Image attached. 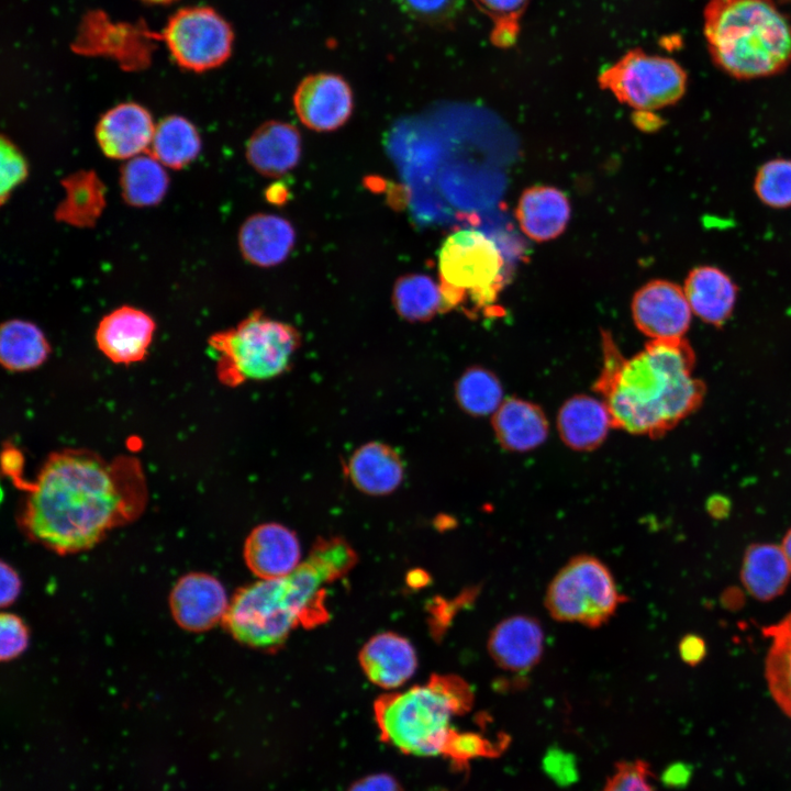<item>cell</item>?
Listing matches in <instances>:
<instances>
[{
    "instance_id": "cell-1",
    "label": "cell",
    "mask_w": 791,
    "mask_h": 791,
    "mask_svg": "<svg viewBox=\"0 0 791 791\" xmlns=\"http://www.w3.org/2000/svg\"><path fill=\"white\" fill-rule=\"evenodd\" d=\"M25 492L19 525L33 542L59 555L88 550L112 530L134 522L148 501L140 459H105L85 448L51 453Z\"/></svg>"
},
{
    "instance_id": "cell-2",
    "label": "cell",
    "mask_w": 791,
    "mask_h": 791,
    "mask_svg": "<svg viewBox=\"0 0 791 791\" xmlns=\"http://www.w3.org/2000/svg\"><path fill=\"white\" fill-rule=\"evenodd\" d=\"M603 367L594 383L613 428L658 438L703 402L705 385L693 376L695 355L683 338L651 339L624 358L611 335H602Z\"/></svg>"
},
{
    "instance_id": "cell-3",
    "label": "cell",
    "mask_w": 791,
    "mask_h": 791,
    "mask_svg": "<svg viewBox=\"0 0 791 791\" xmlns=\"http://www.w3.org/2000/svg\"><path fill=\"white\" fill-rule=\"evenodd\" d=\"M356 559L344 539H320L290 573L237 590L223 621L226 631L253 648L279 647L296 627L325 621V588L345 576Z\"/></svg>"
},
{
    "instance_id": "cell-4",
    "label": "cell",
    "mask_w": 791,
    "mask_h": 791,
    "mask_svg": "<svg viewBox=\"0 0 791 791\" xmlns=\"http://www.w3.org/2000/svg\"><path fill=\"white\" fill-rule=\"evenodd\" d=\"M703 15L711 58L728 76L769 77L791 65V21L772 0H710Z\"/></svg>"
},
{
    "instance_id": "cell-5",
    "label": "cell",
    "mask_w": 791,
    "mask_h": 791,
    "mask_svg": "<svg viewBox=\"0 0 791 791\" xmlns=\"http://www.w3.org/2000/svg\"><path fill=\"white\" fill-rule=\"evenodd\" d=\"M472 693L455 676H432L421 686L381 697L375 706L382 737L399 750L414 756L445 753L454 732L452 721L466 712Z\"/></svg>"
},
{
    "instance_id": "cell-6",
    "label": "cell",
    "mask_w": 791,
    "mask_h": 791,
    "mask_svg": "<svg viewBox=\"0 0 791 791\" xmlns=\"http://www.w3.org/2000/svg\"><path fill=\"white\" fill-rule=\"evenodd\" d=\"M299 344L294 327L256 311L236 326L210 335L208 350L220 382L237 387L281 375Z\"/></svg>"
},
{
    "instance_id": "cell-7",
    "label": "cell",
    "mask_w": 791,
    "mask_h": 791,
    "mask_svg": "<svg viewBox=\"0 0 791 791\" xmlns=\"http://www.w3.org/2000/svg\"><path fill=\"white\" fill-rule=\"evenodd\" d=\"M504 260L482 232L460 230L444 241L438 256L444 308L460 304L467 294L477 307L492 303L503 282Z\"/></svg>"
},
{
    "instance_id": "cell-8",
    "label": "cell",
    "mask_w": 791,
    "mask_h": 791,
    "mask_svg": "<svg viewBox=\"0 0 791 791\" xmlns=\"http://www.w3.org/2000/svg\"><path fill=\"white\" fill-rule=\"evenodd\" d=\"M623 597L613 576L598 558L579 555L554 577L546 595L549 614L560 622L598 627L615 613Z\"/></svg>"
},
{
    "instance_id": "cell-9",
    "label": "cell",
    "mask_w": 791,
    "mask_h": 791,
    "mask_svg": "<svg viewBox=\"0 0 791 791\" xmlns=\"http://www.w3.org/2000/svg\"><path fill=\"white\" fill-rule=\"evenodd\" d=\"M598 82L620 102L651 112L677 103L686 93L688 76L670 57L632 48L602 70Z\"/></svg>"
},
{
    "instance_id": "cell-10",
    "label": "cell",
    "mask_w": 791,
    "mask_h": 791,
    "mask_svg": "<svg viewBox=\"0 0 791 791\" xmlns=\"http://www.w3.org/2000/svg\"><path fill=\"white\" fill-rule=\"evenodd\" d=\"M163 37L177 64L204 71L221 66L231 55V25L211 8H187L168 21Z\"/></svg>"
},
{
    "instance_id": "cell-11",
    "label": "cell",
    "mask_w": 791,
    "mask_h": 791,
    "mask_svg": "<svg viewBox=\"0 0 791 791\" xmlns=\"http://www.w3.org/2000/svg\"><path fill=\"white\" fill-rule=\"evenodd\" d=\"M632 314L637 328L651 339H677L688 331L692 311L683 288L657 279L636 291Z\"/></svg>"
},
{
    "instance_id": "cell-12",
    "label": "cell",
    "mask_w": 791,
    "mask_h": 791,
    "mask_svg": "<svg viewBox=\"0 0 791 791\" xmlns=\"http://www.w3.org/2000/svg\"><path fill=\"white\" fill-rule=\"evenodd\" d=\"M230 601L218 578L207 572H189L172 587L169 609L178 626L201 633L223 623Z\"/></svg>"
},
{
    "instance_id": "cell-13",
    "label": "cell",
    "mask_w": 791,
    "mask_h": 791,
    "mask_svg": "<svg viewBox=\"0 0 791 791\" xmlns=\"http://www.w3.org/2000/svg\"><path fill=\"white\" fill-rule=\"evenodd\" d=\"M353 91L339 75L317 73L301 80L293 94V105L300 121L317 132L342 126L353 111Z\"/></svg>"
},
{
    "instance_id": "cell-14",
    "label": "cell",
    "mask_w": 791,
    "mask_h": 791,
    "mask_svg": "<svg viewBox=\"0 0 791 791\" xmlns=\"http://www.w3.org/2000/svg\"><path fill=\"white\" fill-rule=\"evenodd\" d=\"M155 330L156 323L148 313L122 305L100 320L94 337L97 347L109 360L129 366L146 358Z\"/></svg>"
},
{
    "instance_id": "cell-15",
    "label": "cell",
    "mask_w": 791,
    "mask_h": 791,
    "mask_svg": "<svg viewBox=\"0 0 791 791\" xmlns=\"http://www.w3.org/2000/svg\"><path fill=\"white\" fill-rule=\"evenodd\" d=\"M155 127L146 108L135 102H124L111 108L99 119L96 138L107 157L130 159L151 147Z\"/></svg>"
},
{
    "instance_id": "cell-16",
    "label": "cell",
    "mask_w": 791,
    "mask_h": 791,
    "mask_svg": "<svg viewBox=\"0 0 791 791\" xmlns=\"http://www.w3.org/2000/svg\"><path fill=\"white\" fill-rule=\"evenodd\" d=\"M244 558L249 570L259 579L280 578L301 564V546L296 534L286 526L266 523L248 534Z\"/></svg>"
},
{
    "instance_id": "cell-17",
    "label": "cell",
    "mask_w": 791,
    "mask_h": 791,
    "mask_svg": "<svg viewBox=\"0 0 791 791\" xmlns=\"http://www.w3.org/2000/svg\"><path fill=\"white\" fill-rule=\"evenodd\" d=\"M544 634L534 617L514 615L504 619L492 630L488 650L495 664L509 671H525L541 659Z\"/></svg>"
},
{
    "instance_id": "cell-18",
    "label": "cell",
    "mask_w": 791,
    "mask_h": 791,
    "mask_svg": "<svg viewBox=\"0 0 791 791\" xmlns=\"http://www.w3.org/2000/svg\"><path fill=\"white\" fill-rule=\"evenodd\" d=\"M359 662L367 678L376 686L394 689L415 672L416 654L412 644L394 633L371 637L361 648Z\"/></svg>"
},
{
    "instance_id": "cell-19",
    "label": "cell",
    "mask_w": 791,
    "mask_h": 791,
    "mask_svg": "<svg viewBox=\"0 0 791 791\" xmlns=\"http://www.w3.org/2000/svg\"><path fill=\"white\" fill-rule=\"evenodd\" d=\"M301 136L296 126L280 121L261 124L246 144V158L259 174L281 176L300 160Z\"/></svg>"
},
{
    "instance_id": "cell-20",
    "label": "cell",
    "mask_w": 791,
    "mask_h": 791,
    "mask_svg": "<svg viewBox=\"0 0 791 791\" xmlns=\"http://www.w3.org/2000/svg\"><path fill=\"white\" fill-rule=\"evenodd\" d=\"M683 291L692 313L715 326L729 317L737 296L732 278L709 265L697 266L689 271Z\"/></svg>"
},
{
    "instance_id": "cell-21",
    "label": "cell",
    "mask_w": 791,
    "mask_h": 791,
    "mask_svg": "<svg viewBox=\"0 0 791 791\" xmlns=\"http://www.w3.org/2000/svg\"><path fill=\"white\" fill-rule=\"evenodd\" d=\"M557 428L568 447L589 452L598 448L613 427L610 412L602 400L578 394L561 405Z\"/></svg>"
},
{
    "instance_id": "cell-22",
    "label": "cell",
    "mask_w": 791,
    "mask_h": 791,
    "mask_svg": "<svg viewBox=\"0 0 791 791\" xmlns=\"http://www.w3.org/2000/svg\"><path fill=\"white\" fill-rule=\"evenodd\" d=\"M296 241L293 226L275 214L257 213L249 216L238 233L239 249L244 258L260 267L282 263Z\"/></svg>"
},
{
    "instance_id": "cell-23",
    "label": "cell",
    "mask_w": 791,
    "mask_h": 791,
    "mask_svg": "<svg viewBox=\"0 0 791 791\" xmlns=\"http://www.w3.org/2000/svg\"><path fill=\"white\" fill-rule=\"evenodd\" d=\"M515 215L526 236L536 242L556 238L570 219L566 194L549 186L527 188L520 197Z\"/></svg>"
},
{
    "instance_id": "cell-24",
    "label": "cell",
    "mask_w": 791,
    "mask_h": 791,
    "mask_svg": "<svg viewBox=\"0 0 791 791\" xmlns=\"http://www.w3.org/2000/svg\"><path fill=\"white\" fill-rule=\"evenodd\" d=\"M500 445L511 452H528L542 445L549 432L544 411L530 401L508 398L492 416Z\"/></svg>"
},
{
    "instance_id": "cell-25",
    "label": "cell",
    "mask_w": 791,
    "mask_h": 791,
    "mask_svg": "<svg viewBox=\"0 0 791 791\" xmlns=\"http://www.w3.org/2000/svg\"><path fill=\"white\" fill-rule=\"evenodd\" d=\"M347 475L352 483L361 492L382 495L400 486L404 466L392 447L371 442L363 445L352 455Z\"/></svg>"
},
{
    "instance_id": "cell-26",
    "label": "cell",
    "mask_w": 791,
    "mask_h": 791,
    "mask_svg": "<svg viewBox=\"0 0 791 791\" xmlns=\"http://www.w3.org/2000/svg\"><path fill=\"white\" fill-rule=\"evenodd\" d=\"M790 566L781 547L753 544L743 558L740 580L757 600L770 601L781 595L790 580Z\"/></svg>"
},
{
    "instance_id": "cell-27",
    "label": "cell",
    "mask_w": 791,
    "mask_h": 791,
    "mask_svg": "<svg viewBox=\"0 0 791 791\" xmlns=\"http://www.w3.org/2000/svg\"><path fill=\"white\" fill-rule=\"evenodd\" d=\"M52 353L44 332L33 322L11 319L0 327V363L11 372L42 366Z\"/></svg>"
},
{
    "instance_id": "cell-28",
    "label": "cell",
    "mask_w": 791,
    "mask_h": 791,
    "mask_svg": "<svg viewBox=\"0 0 791 791\" xmlns=\"http://www.w3.org/2000/svg\"><path fill=\"white\" fill-rule=\"evenodd\" d=\"M62 185L65 198L55 211L57 221L91 227L105 208V187L93 170H80L66 177Z\"/></svg>"
},
{
    "instance_id": "cell-29",
    "label": "cell",
    "mask_w": 791,
    "mask_h": 791,
    "mask_svg": "<svg viewBox=\"0 0 791 791\" xmlns=\"http://www.w3.org/2000/svg\"><path fill=\"white\" fill-rule=\"evenodd\" d=\"M770 640L765 658V679L779 709L791 718V612L779 622L762 627Z\"/></svg>"
},
{
    "instance_id": "cell-30",
    "label": "cell",
    "mask_w": 791,
    "mask_h": 791,
    "mask_svg": "<svg viewBox=\"0 0 791 791\" xmlns=\"http://www.w3.org/2000/svg\"><path fill=\"white\" fill-rule=\"evenodd\" d=\"M120 186L123 199L133 207H151L165 197L169 177L165 166L152 154L127 159L121 169Z\"/></svg>"
},
{
    "instance_id": "cell-31",
    "label": "cell",
    "mask_w": 791,
    "mask_h": 791,
    "mask_svg": "<svg viewBox=\"0 0 791 791\" xmlns=\"http://www.w3.org/2000/svg\"><path fill=\"white\" fill-rule=\"evenodd\" d=\"M151 154L165 167L180 169L200 153L201 138L197 127L186 118L169 115L155 127Z\"/></svg>"
},
{
    "instance_id": "cell-32",
    "label": "cell",
    "mask_w": 791,
    "mask_h": 791,
    "mask_svg": "<svg viewBox=\"0 0 791 791\" xmlns=\"http://www.w3.org/2000/svg\"><path fill=\"white\" fill-rule=\"evenodd\" d=\"M392 298L397 312L410 321L430 320L444 308L441 285L421 274L399 278Z\"/></svg>"
},
{
    "instance_id": "cell-33",
    "label": "cell",
    "mask_w": 791,
    "mask_h": 791,
    "mask_svg": "<svg viewBox=\"0 0 791 791\" xmlns=\"http://www.w3.org/2000/svg\"><path fill=\"white\" fill-rule=\"evenodd\" d=\"M458 404L469 414L494 413L503 402V389L498 377L481 367L467 369L456 385Z\"/></svg>"
},
{
    "instance_id": "cell-34",
    "label": "cell",
    "mask_w": 791,
    "mask_h": 791,
    "mask_svg": "<svg viewBox=\"0 0 791 791\" xmlns=\"http://www.w3.org/2000/svg\"><path fill=\"white\" fill-rule=\"evenodd\" d=\"M754 190L767 207H791V159L773 158L764 163L756 172Z\"/></svg>"
},
{
    "instance_id": "cell-35",
    "label": "cell",
    "mask_w": 791,
    "mask_h": 791,
    "mask_svg": "<svg viewBox=\"0 0 791 791\" xmlns=\"http://www.w3.org/2000/svg\"><path fill=\"white\" fill-rule=\"evenodd\" d=\"M492 21L490 42L500 48L513 46L520 34L521 18L530 0H476Z\"/></svg>"
},
{
    "instance_id": "cell-36",
    "label": "cell",
    "mask_w": 791,
    "mask_h": 791,
    "mask_svg": "<svg viewBox=\"0 0 791 791\" xmlns=\"http://www.w3.org/2000/svg\"><path fill=\"white\" fill-rule=\"evenodd\" d=\"M413 20L431 26H449L463 13L467 0H399Z\"/></svg>"
},
{
    "instance_id": "cell-37",
    "label": "cell",
    "mask_w": 791,
    "mask_h": 791,
    "mask_svg": "<svg viewBox=\"0 0 791 791\" xmlns=\"http://www.w3.org/2000/svg\"><path fill=\"white\" fill-rule=\"evenodd\" d=\"M1 202L4 203L11 192L22 183L29 174L25 157L16 145L4 135L1 136Z\"/></svg>"
},
{
    "instance_id": "cell-38",
    "label": "cell",
    "mask_w": 791,
    "mask_h": 791,
    "mask_svg": "<svg viewBox=\"0 0 791 791\" xmlns=\"http://www.w3.org/2000/svg\"><path fill=\"white\" fill-rule=\"evenodd\" d=\"M651 771L643 760L625 761L616 766L603 791H655Z\"/></svg>"
},
{
    "instance_id": "cell-39",
    "label": "cell",
    "mask_w": 791,
    "mask_h": 791,
    "mask_svg": "<svg viewBox=\"0 0 791 791\" xmlns=\"http://www.w3.org/2000/svg\"><path fill=\"white\" fill-rule=\"evenodd\" d=\"M0 632V658L2 661L15 659L27 648L29 628L16 614H1Z\"/></svg>"
},
{
    "instance_id": "cell-40",
    "label": "cell",
    "mask_w": 791,
    "mask_h": 791,
    "mask_svg": "<svg viewBox=\"0 0 791 791\" xmlns=\"http://www.w3.org/2000/svg\"><path fill=\"white\" fill-rule=\"evenodd\" d=\"M493 753L492 744L477 733L471 732H453L445 753L453 760L459 764H466L472 759L483 756H490Z\"/></svg>"
},
{
    "instance_id": "cell-41",
    "label": "cell",
    "mask_w": 791,
    "mask_h": 791,
    "mask_svg": "<svg viewBox=\"0 0 791 791\" xmlns=\"http://www.w3.org/2000/svg\"><path fill=\"white\" fill-rule=\"evenodd\" d=\"M543 768L554 782L570 786L578 780V768L575 757L566 750L554 747L543 758Z\"/></svg>"
},
{
    "instance_id": "cell-42",
    "label": "cell",
    "mask_w": 791,
    "mask_h": 791,
    "mask_svg": "<svg viewBox=\"0 0 791 791\" xmlns=\"http://www.w3.org/2000/svg\"><path fill=\"white\" fill-rule=\"evenodd\" d=\"M1 606L12 604L19 597L22 588L21 578L16 570L5 561H1Z\"/></svg>"
},
{
    "instance_id": "cell-43",
    "label": "cell",
    "mask_w": 791,
    "mask_h": 791,
    "mask_svg": "<svg viewBox=\"0 0 791 791\" xmlns=\"http://www.w3.org/2000/svg\"><path fill=\"white\" fill-rule=\"evenodd\" d=\"M706 647L704 640L694 634L686 635L679 644V654L682 660L690 665H698L705 656Z\"/></svg>"
},
{
    "instance_id": "cell-44",
    "label": "cell",
    "mask_w": 791,
    "mask_h": 791,
    "mask_svg": "<svg viewBox=\"0 0 791 791\" xmlns=\"http://www.w3.org/2000/svg\"><path fill=\"white\" fill-rule=\"evenodd\" d=\"M349 791H401V789L393 777L386 773H375L354 783Z\"/></svg>"
},
{
    "instance_id": "cell-45",
    "label": "cell",
    "mask_w": 791,
    "mask_h": 791,
    "mask_svg": "<svg viewBox=\"0 0 791 791\" xmlns=\"http://www.w3.org/2000/svg\"><path fill=\"white\" fill-rule=\"evenodd\" d=\"M684 778V769L680 766L669 767L664 773V781L668 784H678Z\"/></svg>"
},
{
    "instance_id": "cell-46",
    "label": "cell",
    "mask_w": 791,
    "mask_h": 791,
    "mask_svg": "<svg viewBox=\"0 0 791 791\" xmlns=\"http://www.w3.org/2000/svg\"><path fill=\"white\" fill-rule=\"evenodd\" d=\"M781 548L786 555V558L788 560V564H789L790 570H791V528H789V531L786 533V535L782 539Z\"/></svg>"
},
{
    "instance_id": "cell-47",
    "label": "cell",
    "mask_w": 791,
    "mask_h": 791,
    "mask_svg": "<svg viewBox=\"0 0 791 791\" xmlns=\"http://www.w3.org/2000/svg\"><path fill=\"white\" fill-rule=\"evenodd\" d=\"M144 1H147V2H151V3H168V2H171V1H174V0H144Z\"/></svg>"
},
{
    "instance_id": "cell-48",
    "label": "cell",
    "mask_w": 791,
    "mask_h": 791,
    "mask_svg": "<svg viewBox=\"0 0 791 791\" xmlns=\"http://www.w3.org/2000/svg\"><path fill=\"white\" fill-rule=\"evenodd\" d=\"M791 1V0H790Z\"/></svg>"
}]
</instances>
